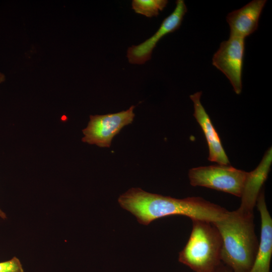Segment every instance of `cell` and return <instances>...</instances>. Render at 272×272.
<instances>
[{
	"label": "cell",
	"instance_id": "obj_14",
	"mask_svg": "<svg viewBox=\"0 0 272 272\" xmlns=\"http://www.w3.org/2000/svg\"><path fill=\"white\" fill-rule=\"evenodd\" d=\"M210 272H233V271L221 262L215 268Z\"/></svg>",
	"mask_w": 272,
	"mask_h": 272
},
{
	"label": "cell",
	"instance_id": "obj_11",
	"mask_svg": "<svg viewBox=\"0 0 272 272\" xmlns=\"http://www.w3.org/2000/svg\"><path fill=\"white\" fill-rule=\"evenodd\" d=\"M271 162V148L265 153L262 161L253 171L249 172L245 186L241 197L239 210L253 214V209L261 190V187L266 180Z\"/></svg>",
	"mask_w": 272,
	"mask_h": 272
},
{
	"label": "cell",
	"instance_id": "obj_8",
	"mask_svg": "<svg viewBox=\"0 0 272 272\" xmlns=\"http://www.w3.org/2000/svg\"><path fill=\"white\" fill-rule=\"evenodd\" d=\"M256 206L260 215V236L254 263L249 272H270L272 256V219L266 206L263 190L260 191Z\"/></svg>",
	"mask_w": 272,
	"mask_h": 272
},
{
	"label": "cell",
	"instance_id": "obj_10",
	"mask_svg": "<svg viewBox=\"0 0 272 272\" xmlns=\"http://www.w3.org/2000/svg\"><path fill=\"white\" fill-rule=\"evenodd\" d=\"M265 0H253L241 8L233 11L226 17L230 36L245 39L258 28V22Z\"/></svg>",
	"mask_w": 272,
	"mask_h": 272
},
{
	"label": "cell",
	"instance_id": "obj_13",
	"mask_svg": "<svg viewBox=\"0 0 272 272\" xmlns=\"http://www.w3.org/2000/svg\"><path fill=\"white\" fill-rule=\"evenodd\" d=\"M0 272H24L20 260L16 257L11 259L0 262Z\"/></svg>",
	"mask_w": 272,
	"mask_h": 272
},
{
	"label": "cell",
	"instance_id": "obj_9",
	"mask_svg": "<svg viewBox=\"0 0 272 272\" xmlns=\"http://www.w3.org/2000/svg\"><path fill=\"white\" fill-rule=\"evenodd\" d=\"M201 94V92H197L190 95V98L193 105V116L200 126L207 141L209 152L208 160L219 165H229V159L220 137L200 102Z\"/></svg>",
	"mask_w": 272,
	"mask_h": 272
},
{
	"label": "cell",
	"instance_id": "obj_16",
	"mask_svg": "<svg viewBox=\"0 0 272 272\" xmlns=\"http://www.w3.org/2000/svg\"><path fill=\"white\" fill-rule=\"evenodd\" d=\"M5 79H6L5 75L3 74L0 73V83L5 81Z\"/></svg>",
	"mask_w": 272,
	"mask_h": 272
},
{
	"label": "cell",
	"instance_id": "obj_1",
	"mask_svg": "<svg viewBox=\"0 0 272 272\" xmlns=\"http://www.w3.org/2000/svg\"><path fill=\"white\" fill-rule=\"evenodd\" d=\"M120 206L133 214L141 224L171 215H183L192 219L215 223L228 212L200 197L177 199L131 188L118 199Z\"/></svg>",
	"mask_w": 272,
	"mask_h": 272
},
{
	"label": "cell",
	"instance_id": "obj_12",
	"mask_svg": "<svg viewBox=\"0 0 272 272\" xmlns=\"http://www.w3.org/2000/svg\"><path fill=\"white\" fill-rule=\"evenodd\" d=\"M168 3L167 0H133L131 6L136 13L151 18L157 16Z\"/></svg>",
	"mask_w": 272,
	"mask_h": 272
},
{
	"label": "cell",
	"instance_id": "obj_7",
	"mask_svg": "<svg viewBox=\"0 0 272 272\" xmlns=\"http://www.w3.org/2000/svg\"><path fill=\"white\" fill-rule=\"evenodd\" d=\"M187 11L184 1H176L173 12L163 20L159 28L152 36L141 44L128 48L127 57L129 62L142 64L150 60L153 50L159 41L167 34L179 28Z\"/></svg>",
	"mask_w": 272,
	"mask_h": 272
},
{
	"label": "cell",
	"instance_id": "obj_2",
	"mask_svg": "<svg viewBox=\"0 0 272 272\" xmlns=\"http://www.w3.org/2000/svg\"><path fill=\"white\" fill-rule=\"evenodd\" d=\"M214 223L222 240L221 262L233 272H249L259 243L253 214L238 209L228 211L222 219Z\"/></svg>",
	"mask_w": 272,
	"mask_h": 272
},
{
	"label": "cell",
	"instance_id": "obj_4",
	"mask_svg": "<svg viewBox=\"0 0 272 272\" xmlns=\"http://www.w3.org/2000/svg\"><path fill=\"white\" fill-rule=\"evenodd\" d=\"M249 172L229 165H215L191 168L188 172L190 184L205 187L241 197Z\"/></svg>",
	"mask_w": 272,
	"mask_h": 272
},
{
	"label": "cell",
	"instance_id": "obj_6",
	"mask_svg": "<svg viewBox=\"0 0 272 272\" xmlns=\"http://www.w3.org/2000/svg\"><path fill=\"white\" fill-rule=\"evenodd\" d=\"M244 50L245 39L230 36L221 43L212 58L213 65L225 75L238 95L242 90Z\"/></svg>",
	"mask_w": 272,
	"mask_h": 272
},
{
	"label": "cell",
	"instance_id": "obj_3",
	"mask_svg": "<svg viewBox=\"0 0 272 272\" xmlns=\"http://www.w3.org/2000/svg\"><path fill=\"white\" fill-rule=\"evenodd\" d=\"M189 238L179 252L178 261L195 272H210L221 262L222 240L215 224L192 219Z\"/></svg>",
	"mask_w": 272,
	"mask_h": 272
},
{
	"label": "cell",
	"instance_id": "obj_15",
	"mask_svg": "<svg viewBox=\"0 0 272 272\" xmlns=\"http://www.w3.org/2000/svg\"><path fill=\"white\" fill-rule=\"evenodd\" d=\"M0 217L3 219L7 218L6 214L0 209Z\"/></svg>",
	"mask_w": 272,
	"mask_h": 272
},
{
	"label": "cell",
	"instance_id": "obj_5",
	"mask_svg": "<svg viewBox=\"0 0 272 272\" xmlns=\"http://www.w3.org/2000/svg\"><path fill=\"white\" fill-rule=\"evenodd\" d=\"M134 106L125 111L105 115L90 116L87 126L83 130L82 141L101 148H109L113 138L134 117Z\"/></svg>",
	"mask_w": 272,
	"mask_h": 272
}]
</instances>
